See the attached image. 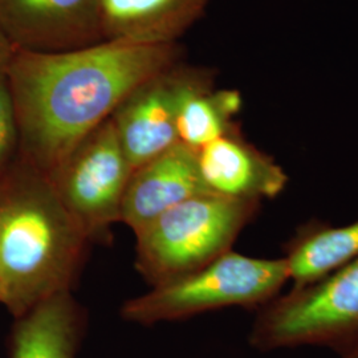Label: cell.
I'll use <instances>...</instances> for the list:
<instances>
[{"mask_svg": "<svg viewBox=\"0 0 358 358\" xmlns=\"http://www.w3.org/2000/svg\"><path fill=\"white\" fill-rule=\"evenodd\" d=\"M208 0H101L103 40L176 44L201 17Z\"/></svg>", "mask_w": 358, "mask_h": 358, "instance_id": "8fae6325", "label": "cell"}, {"mask_svg": "<svg viewBox=\"0 0 358 358\" xmlns=\"http://www.w3.org/2000/svg\"><path fill=\"white\" fill-rule=\"evenodd\" d=\"M131 173L115 124L108 118L77 143L48 178L92 242L109 236L120 222Z\"/></svg>", "mask_w": 358, "mask_h": 358, "instance_id": "8992f818", "label": "cell"}, {"mask_svg": "<svg viewBox=\"0 0 358 358\" xmlns=\"http://www.w3.org/2000/svg\"><path fill=\"white\" fill-rule=\"evenodd\" d=\"M20 136L13 90L6 69H0V177L19 158Z\"/></svg>", "mask_w": 358, "mask_h": 358, "instance_id": "9a60e30c", "label": "cell"}, {"mask_svg": "<svg viewBox=\"0 0 358 358\" xmlns=\"http://www.w3.org/2000/svg\"><path fill=\"white\" fill-rule=\"evenodd\" d=\"M284 260L294 285H306L358 259V220L333 227L307 224L285 244Z\"/></svg>", "mask_w": 358, "mask_h": 358, "instance_id": "5bb4252c", "label": "cell"}, {"mask_svg": "<svg viewBox=\"0 0 358 358\" xmlns=\"http://www.w3.org/2000/svg\"><path fill=\"white\" fill-rule=\"evenodd\" d=\"M179 53L177 43L120 40L71 51L16 50L6 72L19 125V157L50 176L131 90L177 64Z\"/></svg>", "mask_w": 358, "mask_h": 358, "instance_id": "6da1fadb", "label": "cell"}, {"mask_svg": "<svg viewBox=\"0 0 358 358\" xmlns=\"http://www.w3.org/2000/svg\"><path fill=\"white\" fill-rule=\"evenodd\" d=\"M90 243L48 176L19 157L0 177V303L13 319L71 291Z\"/></svg>", "mask_w": 358, "mask_h": 358, "instance_id": "7a4b0ae2", "label": "cell"}, {"mask_svg": "<svg viewBox=\"0 0 358 358\" xmlns=\"http://www.w3.org/2000/svg\"><path fill=\"white\" fill-rule=\"evenodd\" d=\"M250 344L260 352L324 346L340 356L358 346V259L260 308Z\"/></svg>", "mask_w": 358, "mask_h": 358, "instance_id": "5b68a950", "label": "cell"}, {"mask_svg": "<svg viewBox=\"0 0 358 358\" xmlns=\"http://www.w3.org/2000/svg\"><path fill=\"white\" fill-rule=\"evenodd\" d=\"M289 282L280 259L251 257L229 251L201 268L154 285L121 308L125 320L138 324L182 320L227 307L262 308Z\"/></svg>", "mask_w": 358, "mask_h": 358, "instance_id": "277c9868", "label": "cell"}, {"mask_svg": "<svg viewBox=\"0 0 358 358\" xmlns=\"http://www.w3.org/2000/svg\"><path fill=\"white\" fill-rule=\"evenodd\" d=\"M196 164L206 192L236 201L262 203L288 182L282 167L245 141L239 129L196 150Z\"/></svg>", "mask_w": 358, "mask_h": 358, "instance_id": "9c48e42d", "label": "cell"}, {"mask_svg": "<svg viewBox=\"0 0 358 358\" xmlns=\"http://www.w3.org/2000/svg\"><path fill=\"white\" fill-rule=\"evenodd\" d=\"M16 48L0 32V69H7L10 62L13 60Z\"/></svg>", "mask_w": 358, "mask_h": 358, "instance_id": "2e32d148", "label": "cell"}, {"mask_svg": "<svg viewBox=\"0 0 358 358\" xmlns=\"http://www.w3.org/2000/svg\"><path fill=\"white\" fill-rule=\"evenodd\" d=\"M189 71L176 64L150 77L131 90L110 117L133 170L178 143L179 94Z\"/></svg>", "mask_w": 358, "mask_h": 358, "instance_id": "ba28073f", "label": "cell"}, {"mask_svg": "<svg viewBox=\"0 0 358 358\" xmlns=\"http://www.w3.org/2000/svg\"><path fill=\"white\" fill-rule=\"evenodd\" d=\"M0 299H1V289H0Z\"/></svg>", "mask_w": 358, "mask_h": 358, "instance_id": "ac0fdd59", "label": "cell"}, {"mask_svg": "<svg viewBox=\"0 0 358 358\" xmlns=\"http://www.w3.org/2000/svg\"><path fill=\"white\" fill-rule=\"evenodd\" d=\"M201 194L208 192L198 170L196 152L178 142L133 170L120 222L137 232L169 208Z\"/></svg>", "mask_w": 358, "mask_h": 358, "instance_id": "30bf717a", "label": "cell"}, {"mask_svg": "<svg viewBox=\"0 0 358 358\" xmlns=\"http://www.w3.org/2000/svg\"><path fill=\"white\" fill-rule=\"evenodd\" d=\"M101 0H0V32L16 50L63 52L103 41Z\"/></svg>", "mask_w": 358, "mask_h": 358, "instance_id": "52a82bcc", "label": "cell"}, {"mask_svg": "<svg viewBox=\"0 0 358 358\" xmlns=\"http://www.w3.org/2000/svg\"><path fill=\"white\" fill-rule=\"evenodd\" d=\"M241 109L239 92L214 90L211 73L190 69L179 94L176 121L179 143L199 150L238 129L234 118Z\"/></svg>", "mask_w": 358, "mask_h": 358, "instance_id": "4fadbf2b", "label": "cell"}, {"mask_svg": "<svg viewBox=\"0 0 358 358\" xmlns=\"http://www.w3.org/2000/svg\"><path fill=\"white\" fill-rule=\"evenodd\" d=\"M341 358H358V346L344 353V355L341 356Z\"/></svg>", "mask_w": 358, "mask_h": 358, "instance_id": "e0dca14e", "label": "cell"}, {"mask_svg": "<svg viewBox=\"0 0 358 358\" xmlns=\"http://www.w3.org/2000/svg\"><path fill=\"white\" fill-rule=\"evenodd\" d=\"M259 206L214 194L180 202L134 232L137 268L154 287L203 267L231 251Z\"/></svg>", "mask_w": 358, "mask_h": 358, "instance_id": "3957f363", "label": "cell"}, {"mask_svg": "<svg viewBox=\"0 0 358 358\" xmlns=\"http://www.w3.org/2000/svg\"><path fill=\"white\" fill-rule=\"evenodd\" d=\"M85 317L71 291L48 297L15 319L10 358H76Z\"/></svg>", "mask_w": 358, "mask_h": 358, "instance_id": "7c38bea8", "label": "cell"}]
</instances>
